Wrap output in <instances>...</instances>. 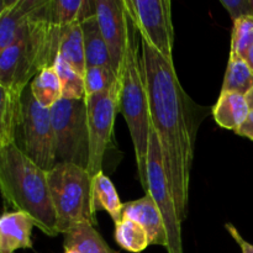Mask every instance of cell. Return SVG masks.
Segmentation results:
<instances>
[{
	"label": "cell",
	"mask_w": 253,
	"mask_h": 253,
	"mask_svg": "<svg viewBox=\"0 0 253 253\" xmlns=\"http://www.w3.org/2000/svg\"><path fill=\"white\" fill-rule=\"evenodd\" d=\"M141 54L151 123L158 136L168 184L183 222L188 216L190 173L199 126L197 108L180 84L173 59L158 53L142 36Z\"/></svg>",
	"instance_id": "6da1fadb"
},
{
	"label": "cell",
	"mask_w": 253,
	"mask_h": 253,
	"mask_svg": "<svg viewBox=\"0 0 253 253\" xmlns=\"http://www.w3.org/2000/svg\"><path fill=\"white\" fill-rule=\"evenodd\" d=\"M62 31L52 16V0H42L19 39L0 52V86L22 94L42 69L53 67Z\"/></svg>",
	"instance_id": "7a4b0ae2"
},
{
	"label": "cell",
	"mask_w": 253,
	"mask_h": 253,
	"mask_svg": "<svg viewBox=\"0 0 253 253\" xmlns=\"http://www.w3.org/2000/svg\"><path fill=\"white\" fill-rule=\"evenodd\" d=\"M0 188L5 202L26 212L47 236L59 234L47 170L32 162L15 143L0 148Z\"/></svg>",
	"instance_id": "3957f363"
},
{
	"label": "cell",
	"mask_w": 253,
	"mask_h": 253,
	"mask_svg": "<svg viewBox=\"0 0 253 253\" xmlns=\"http://www.w3.org/2000/svg\"><path fill=\"white\" fill-rule=\"evenodd\" d=\"M127 36L121 66L120 113L123 114L135 150L138 178L147 193V156L152 132L147 84L141 54V35L126 10Z\"/></svg>",
	"instance_id": "277c9868"
},
{
	"label": "cell",
	"mask_w": 253,
	"mask_h": 253,
	"mask_svg": "<svg viewBox=\"0 0 253 253\" xmlns=\"http://www.w3.org/2000/svg\"><path fill=\"white\" fill-rule=\"evenodd\" d=\"M91 179L93 175L88 169L72 163H56L47 170L59 234H67L81 222L96 225L91 203Z\"/></svg>",
	"instance_id": "5b68a950"
},
{
	"label": "cell",
	"mask_w": 253,
	"mask_h": 253,
	"mask_svg": "<svg viewBox=\"0 0 253 253\" xmlns=\"http://www.w3.org/2000/svg\"><path fill=\"white\" fill-rule=\"evenodd\" d=\"M15 145L42 169L49 170L56 166V136L51 111L37 103L30 85L22 91Z\"/></svg>",
	"instance_id": "8992f818"
},
{
	"label": "cell",
	"mask_w": 253,
	"mask_h": 253,
	"mask_svg": "<svg viewBox=\"0 0 253 253\" xmlns=\"http://www.w3.org/2000/svg\"><path fill=\"white\" fill-rule=\"evenodd\" d=\"M49 111L56 136L57 163H72L88 169L89 131L85 99H62Z\"/></svg>",
	"instance_id": "52a82bcc"
},
{
	"label": "cell",
	"mask_w": 253,
	"mask_h": 253,
	"mask_svg": "<svg viewBox=\"0 0 253 253\" xmlns=\"http://www.w3.org/2000/svg\"><path fill=\"white\" fill-rule=\"evenodd\" d=\"M121 76L110 89L85 96L89 131V165L91 175L103 170L106 150L113 137L116 114L120 113Z\"/></svg>",
	"instance_id": "ba28073f"
},
{
	"label": "cell",
	"mask_w": 253,
	"mask_h": 253,
	"mask_svg": "<svg viewBox=\"0 0 253 253\" xmlns=\"http://www.w3.org/2000/svg\"><path fill=\"white\" fill-rule=\"evenodd\" d=\"M147 184L150 194L155 200L165 220L168 237V253H184L182 240V221L179 220L177 205L173 198L167 175L163 167L162 152L157 133L152 128L147 156Z\"/></svg>",
	"instance_id": "9c48e42d"
},
{
	"label": "cell",
	"mask_w": 253,
	"mask_h": 253,
	"mask_svg": "<svg viewBox=\"0 0 253 253\" xmlns=\"http://www.w3.org/2000/svg\"><path fill=\"white\" fill-rule=\"evenodd\" d=\"M140 35L166 58L173 59L174 30L170 0H124Z\"/></svg>",
	"instance_id": "30bf717a"
},
{
	"label": "cell",
	"mask_w": 253,
	"mask_h": 253,
	"mask_svg": "<svg viewBox=\"0 0 253 253\" xmlns=\"http://www.w3.org/2000/svg\"><path fill=\"white\" fill-rule=\"evenodd\" d=\"M94 10L108 44L114 71L120 74L127 36V17L124 0H94Z\"/></svg>",
	"instance_id": "8fae6325"
},
{
	"label": "cell",
	"mask_w": 253,
	"mask_h": 253,
	"mask_svg": "<svg viewBox=\"0 0 253 253\" xmlns=\"http://www.w3.org/2000/svg\"><path fill=\"white\" fill-rule=\"evenodd\" d=\"M123 217L138 222L147 231L151 245H158L167 250L168 237L165 220L150 194L137 200L124 203L121 219Z\"/></svg>",
	"instance_id": "7c38bea8"
},
{
	"label": "cell",
	"mask_w": 253,
	"mask_h": 253,
	"mask_svg": "<svg viewBox=\"0 0 253 253\" xmlns=\"http://www.w3.org/2000/svg\"><path fill=\"white\" fill-rule=\"evenodd\" d=\"M41 2L42 0H1L0 52L19 39Z\"/></svg>",
	"instance_id": "4fadbf2b"
},
{
	"label": "cell",
	"mask_w": 253,
	"mask_h": 253,
	"mask_svg": "<svg viewBox=\"0 0 253 253\" xmlns=\"http://www.w3.org/2000/svg\"><path fill=\"white\" fill-rule=\"evenodd\" d=\"M35 221L22 211H5L0 217V253L32 249Z\"/></svg>",
	"instance_id": "5bb4252c"
},
{
	"label": "cell",
	"mask_w": 253,
	"mask_h": 253,
	"mask_svg": "<svg viewBox=\"0 0 253 253\" xmlns=\"http://www.w3.org/2000/svg\"><path fill=\"white\" fill-rule=\"evenodd\" d=\"M84 37L86 67H108L113 68L108 44L104 40L96 20L95 10L81 20ZM114 69V68H113Z\"/></svg>",
	"instance_id": "9a60e30c"
},
{
	"label": "cell",
	"mask_w": 253,
	"mask_h": 253,
	"mask_svg": "<svg viewBox=\"0 0 253 253\" xmlns=\"http://www.w3.org/2000/svg\"><path fill=\"white\" fill-rule=\"evenodd\" d=\"M250 109L246 96L239 93L221 91L212 108V116L219 126L226 130H239L246 121Z\"/></svg>",
	"instance_id": "2e32d148"
},
{
	"label": "cell",
	"mask_w": 253,
	"mask_h": 253,
	"mask_svg": "<svg viewBox=\"0 0 253 253\" xmlns=\"http://www.w3.org/2000/svg\"><path fill=\"white\" fill-rule=\"evenodd\" d=\"M63 247L79 253H118L109 247L90 222H81L64 234Z\"/></svg>",
	"instance_id": "e0dca14e"
},
{
	"label": "cell",
	"mask_w": 253,
	"mask_h": 253,
	"mask_svg": "<svg viewBox=\"0 0 253 253\" xmlns=\"http://www.w3.org/2000/svg\"><path fill=\"white\" fill-rule=\"evenodd\" d=\"M91 203L95 214L98 210H104L110 215L114 222L121 219L124 204L120 202L115 185L103 170L93 175L91 179Z\"/></svg>",
	"instance_id": "ac0fdd59"
},
{
	"label": "cell",
	"mask_w": 253,
	"mask_h": 253,
	"mask_svg": "<svg viewBox=\"0 0 253 253\" xmlns=\"http://www.w3.org/2000/svg\"><path fill=\"white\" fill-rule=\"evenodd\" d=\"M21 95L0 86V148L15 143L21 113Z\"/></svg>",
	"instance_id": "d6986e66"
},
{
	"label": "cell",
	"mask_w": 253,
	"mask_h": 253,
	"mask_svg": "<svg viewBox=\"0 0 253 253\" xmlns=\"http://www.w3.org/2000/svg\"><path fill=\"white\" fill-rule=\"evenodd\" d=\"M58 54L64 61L68 62L81 76L84 77L86 71V61L81 21L73 22L63 27Z\"/></svg>",
	"instance_id": "ffe728a7"
},
{
	"label": "cell",
	"mask_w": 253,
	"mask_h": 253,
	"mask_svg": "<svg viewBox=\"0 0 253 253\" xmlns=\"http://www.w3.org/2000/svg\"><path fill=\"white\" fill-rule=\"evenodd\" d=\"M30 89L37 103L46 109H51L63 99L61 79L53 67L42 69L31 81Z\"/></svg>",
	"instance_id": "44dd1931"
},
{
	"label": "cell",
	"mask_w": 253,
	"mask_h": 253,
	"mask_svg": "<svg viewBox=\"0 0 253 253\" xmlns=\"http://www.w3.org/2000/svg\"><path fill=\"white\" fill-rule=\"evenodd\" d=\"M253 90V72L239 54L230 53L221 91L239 93L246 96Z\"/></svg>",
	"instance_id": "7402d4cb"
},
{
	"label": "cell",
	"mask_w": 253,
	"mask_h": 253,
	"mask_svg": "<svg viewBox=\"0 0 253 253\" xmlns=\"http://www.w3.org/2000/svg\"><path fill=\"white\" fill-rule=\"evenodd\" d=\"M115 241L121 249L132 253L145 251L151 245L147 231L138 222L123 217L115 222Z\"/></svg>",
	"instance_id": "603a6c76"
},
{
	"label": "cell",
	"mask_w": 253,
	"mask_h": 253,
	"mask_svg": "<svg viewBox=\"0 0 253 253\" xmlns=\"http://www.w3.org/2000/svg\"><path fill=\"white\" fill-rule=\"evenodd\" d=\"M63 89V99L69 100H82L85 99V83L84 77L81 76L71 64L64 61L61 56H57L53 63Z\"/></svg>",
	"instance_id": "cb8c5ba5"
},
{
	"label": "cell",
	"mask_w": 253,
	"mask_h": 253,
	"mask_svg": "<svg viewBox=\"0 0 253 253\" xmlns=\"http://www.w3.org/2000/svg\"><path fill=\"white\" fill-rule=\"evenodd\" d=\"M120 76L121 73L118 74L113 68L108 67H86L84 74L85 96L108 90L116 83Z\"/></svg>",
	"instance_id": "d4e9b609"
},
{
	"label": "cell",
	"mask_w": 253,
	"mask_h": 253,
	"mask_svg": "<svg viewBox=\"0 0 253 253\" xmlns=\"http://www.w3.org/2000/svg\"><path fill=\"white\" fill-rule=\"evenodd\" d=\"M253 43V16H245L234 21L230 53L244 57Z\"/></svg>",
	"instance_id": "484cf974"
},
{
	"label": "cell",
	"mask_w": 253,
	"mask_h": 253,
	"mask_svg": "<svg viewBox=\"0 0 253 253\" xmlns=\"http://www.w3.org/2000/svg\"><path fill=\"white\" fill-rule=\"evenodd\" d=\"M220 2L227 10L232 21L252 15L251 0H220Z\"/></svg>",
	"instance_id": "4316f807"
},
{
	"label": "cell",
	"mask_w": 253,
	"mask_h": 253,
	"mask_svg": "<svg viewBox=\"0 0 253 253\" xmlns=\"http://www.w3.org/2000/svg\"><path fill=\"white\" fill-rule=\"evenodd\" d=\"M225 229H226V231L231 235L232 239L237 242V245L241 247L242 253H253V245L250 244V242H247L246 240H244V237L241 236L239 230H237L231 222H227V224L225 225Z\"/></svg>",
	"instance_id": "83f0119b"
},
{
	"label": "cell",
	"mask_w": 253,
	"mask_h": 253,
	"mask_svg": "<svg viewBox=\"0 0 253 253\" xmlns=\"http://www.w3.org/2000/svg\"><path fill=\"white\" fill-rule=\"evenodd\" d=\"M235 132L239 136H244V137H247L251 141H253V110L250 111L246 121H245V123L240 126L239 130H236Z\"/></svg>",
	"instance_id": "f1b7e54d"
},
{
	"label": "cell",
	"mask_w": 253,
	"mask_h": 253,
	"mask_svg": "<svg viewBox=\"0 0 253 253\" xmlns=\"http://www.w3.org/2000/svg\"><path fill=\"white\" fill-rule=\"evenodd\" d=\"M242 58L245 59V62L249 64V67L252 69V72H253V43L251 44V47L247 49V52L244 54V57H242Z\"/></svg>",
	"instance_id": "f546056e"
},
{
	"label": "cell",
	"mask_w": 253,
	"mask_h": 253,
	"mask_svg": "<svg viewBox=\"0 0 253 253\" xmlns=\"http://www.w3.org/2000/svg\"><path fill=\"white\" fill-rule=\"evenodd\" d=\"M246 99H247V103H249L250 109L253 110V90H251L249 94H247Z\"/></svg>",
	"instance_id": "4dcf8cb0"
},
{
	"label": "cell",
	"mask_w": 253,
	"mask_h": 253,
	"mask_svg": "<svg viewBox=\"0 0 253 253\" xmlns=\"http://www.w3.org/2000/svg\"><path fill=\"white\" fill-rule=\"evenodd\" d=\"M64 253H79V252L74 251V250H64Z\"/></svg>",
	"instance_id": "1f68e13d"
},
{
	"label": "cell",
	"mask_w": 253,
	"mask_h": 253,
	"mask_svg": "<svg viewBox=\"0 0 253 253\" xmlns=\"http://www.w3.org/2000/svg\"><path fill=\"white\" fill-rule=\"evenodd\" d=\"M251 5H252V16H253V0H251Z\"/></svg>",
	"instance_id": "d6a6232c"
}]
</instances>
